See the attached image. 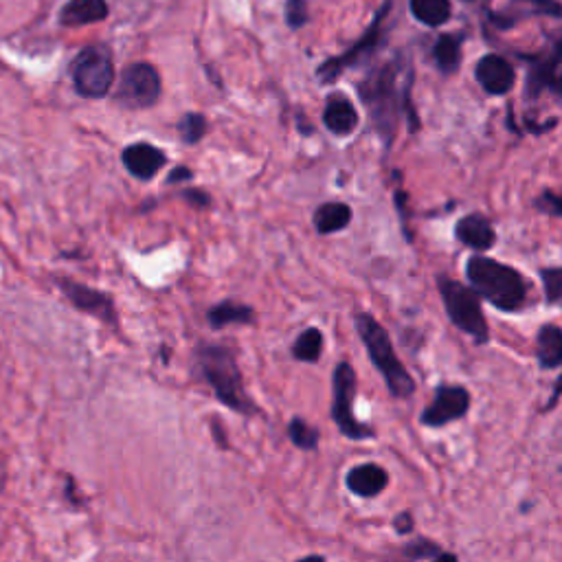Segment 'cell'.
<instances>
[{
  "label": "cell",
  "instance_id": "cell-19",
  "mask_svg": "<svg viewBox=\"0 0 562 562\" xmlns=\"http://www.w3.org/2000/svg\"><path fill=\"white\" fill-rule=\"evenodd\" d=\"M110 14L106 0H69L60 9L62 27H86L106 20Z\"/></svg>",
  "mask_w": 562,
  "mask_h": 562
},
{
  "label": "cell",
  "instance_id": "cell-32",
  "mask_svg": "<svg viewBox=\"0 0 562 562\" xmlns=\"http://www.w3.org/2000/svg\"><path fill=\"white\" fill-rule=\"evenodd\" d=\"M183 198L189 202L191 207H196V209H207L211 205L209 194H205V191H200V189H185Z\"/></svg>",
  "mask_w": 562,
  "mask_h": 562
},
{
  "label": "cell",
  "instance_id": "cell-14",
  "mask_svg": "<svg viewBox=\"0 0 562 562\" xmlns=\"http://www.w3.org/2000/svg\"><path fill=\"white\" fill-rule=\"evenodd\" d=\"M455 238L475 253H486L497 244V231L483 213H468L457 220Z\"/></svg>",
  "mask_w": 562,
  "mask_h": 562
},
{
  "label": "cell",
  "instance_id": "cell-6",
  "mask_svg": "<svg viewBox=\"0 0 562 562\" xmlns=\"http://www.w3.org/2000/svg\"><path fill=\"white\" fill-rule=\"evenodd\" d=\"M356 389H358L356 369L352 367V363L341 361L332 372V409H330L332 422L347 440H354V442L374 440L376 433L372 426L356 420L354 415Z\"/></svg>",
  "mask_w": 562,
  "mask_h": 562
},
{
  "label": "cell",
  "instance_id": "cell-27",
  "mask_svg": "<svg viewBox=\"0 0 562 562\" xmlns=\"http://www.w3.org/2000/svg\"><path fill=\"white\" fill-rule=\"evenodd\" d=\"M442 552H444V549L426 536L415 538V541L407 543L400 549L404 562H415V560H422V558H435V556H440Z\"/></svg>",
  "mask_w": 562,
  "mask_h": 562
},
{
  "label": "cell",
  "instance_id": "cell-25",
  "mask_svg": "<svg viewBox=\"0 0 562 562\" xmlns=\"http://www.w3.org/2000/svg\"><path fill=\"white\" fill-rule=\"evenodd\" d=\"M288 440L292 442V446L299 448V451H317L319 448V442H321V433L319 429H314L312 424H308L303 418H299V415H295L288 422Z\"/></svg>",
  "mask_w": 562,
  "mask_h": 562
},
{
  "label": "cell",
  "instance_id": "cell-37",
  "mask_svg": "<svg viewBox=\"0 0 562 562\" xmlns=\"http://www.w3.org/2000/svg\"><path fill=\"white\" fill-rule=\"evenodd\" d=\"M464 3H472V0H464Z\"/></svg>",
  "mask_w": 562,
  "mask_h": 562
},
{
  "label": "cell",
  "instance_id": "cell-30",
  "mask_svg": "<svg viewBox=\"0 0 562 562\" xmlns=\"http://www.w3.org/2000/svg\"><path fill=\"white\" fill-rule=\"evenodd\" d=\"M534 207L541 211V213H547V216H552V218H560L562 216V200H560V196L556 194V191H552V189H545L543 194L534 200Z\"/></svg>",
  "mask_w": 562,
  "mask_h": 562
},
{
  "label": "cell",
  "instance_id": "cell-13",
  "mask_svg": "<svg viewBox=\"0 0 562 562\" xmlns=\"http://www.w3.org/2000/svg\"><path fill=\"white\" fill-rule=\"evenodd\" d=\"M121 161L134 178H139V181H152L165 167L167 156L163 150L154 148L150 143H132L121 152Z\"/></svg>",
  "mask_w": 562,
  "mask_h": 562
},
{
  "label": "cell",
  "instance_id": "cell-23",
  "mask_svg": "<svg viewBox=\"0 0 562 562\" xmlns=\"http://www.w3.org/2000/svg\"><path fill=\"white\" fill-rule=\"evenodd\" d=\"M413 18L426 27H442L451 20V0H411Z\"/></svg>",
  "mask_w": 562,
  "mask_h": 562
},
{
  "label": "cell",
  "instance_id": "cell-17",
  "mask_svg": "<svg viewBox=\"0 0 562 562\" xmlns=\"http://www.w3.org/2000/svg\"><path fill=\"white\" fill-rule=\"evenodd\" d=\"M323 123L334 137H347L358 128V112L350 99L341 93H334L325 101Z\"/></svg>",
  "mask_w": 562,
  "mask_h": 562
},
{
  "label": "cell",
  "instance_id": "cell-24",
  "mask_svg": "<svg viewBox=\"0 0 562 562\" xmlns=\"http://www.w3.org/2000/svg\"><path fill=\"white\" fill-rule=\"evenodd\" d=\"M323 345H325L323 332L319 328H306L297 336L295 343H292L290 352H292V358H295V361L306 363V365H314V363L321 361Z\"/></svg>",
  "mask_w": 562,
  "mask_h": 562
},
{
  "label": "cell",
  "instance_id": "cell-8",
  "mask_svg": "<svg viewBox=\"0 0 562 562\" xmlns=\"http://www.w3.org/2000/svg\"><path fill=\"white\" fill-rule=\"evenodd\" d=\"M389 11H391V0H385L382 7L378 9V14L374 16L372 27L365 31V36L358 40L352 49H347L343 55H339V58H332L319 66L317 77L321 84L336 82L343 75V71L350 69V66H356L372 58L376 49L380 47L382 38H385V20L389 18Z\"/></svg>",
  "mask_w": 562,
  "mask_h": 562
},
{
  "label": "cell",
  "instance_id": "cell-38",
  "mask_svg": "<svg viewBox=\"0 0 562 562\" xmlns=\"http://www.w3.org/2000/svg\"><path fill=\"white\" fill-rule=\"evenodd\" d=\"M0 490H3V488H0Z\"/></svg>",
  "mask_w": 562,
  "mask_h": 562
},
{
  "label": "cell",
  "instance_id": "cell-5",
  "mask_svg": "<svg viewBox=\"0 0 562 562\" xmlns=\"http://www.w3.org/2000/svg\"><path fill=\"white\" fill-rule=\"evenodd\" d=\"M435 284L448 319H451L455 328L470 336L475 345H486L490 341V325L486 321V314H483L477 292L448 275H437Z\"/></svg>",
  "mask_w": 562,
  "mask_h": 562
},
{
  "label": "cell",
  "instance_id": "cell-22",
  "mask_svg": "<svg viewBox=\"0 0 562 562\" xmlns=\"http://www.w3.org/2000/svg\"><path fill=\"white\" fill-rule=\"evenodd\" d=\"M433 58L437 69L444 75H453L462 66V38L453 36V33H444V36L437 38L433 47Z\"/></svg>",
  "mask_w": 562,
  "mask_h": 562
},
{
  "label": "cell",
  "instance_id": "cell-26",
  "mask_svg": "<svg viewBox=\"0 0 562 562\" xmlns=\"http://www.w3.org/2000/svg\"><path fill=\"white\" fill-rule=\"evenodd\" d=\"M207 130H209L207 117L200 115V112H187L181 123H178V132H181V137L187 145L198 143L202 137H205Z\"/></svg>",
  "mask_w": 562,
  "mask_h": 562
},
{
  "label": "cell",
  "instance_id": "cell-31",
  "mask_svg": "<svg viewBox=\"0 0 562 562\" xmlns=\"http://www.w3.org/2000/svg\"><path fill=\"white\" fill-rule=\"evenodd\" d=\"M393 530H396L398 536H411L413 530H415L413 514L411 512L396 514V519H393Z\"/></svg>",
  "mask_w": 562,
  "mask_h": 562
},
{
  "label": "cell",
  "instance_id": "cell-12",
  "mask_svg": "<svg viewBox=\"0 0 562 562\" xmlns=\"http://www.w3.org/2000/svg\"><path fill=\"white\" fill-rule=\"evenodd\" d=\"M475 77H477V82L481 84L483 91H486L488 95H494V97L508 95L512 91L514 82H516L514 66L497 53L483 55V58L477 62Z\"/></svg>",
  "mask_w": 562,
  "mask_h": 562
},
{
  "label": "cell",
  "instance_id": "cell-4",
  "mask_svg": "<svg viewBox=\"0 0 562 562\" xmlns=\"http://www.w3.org/2000/svg\"><path fill=\"white\" fill-rule=\"evenodd\" d=\"M398 75L400 64L389 62L369 73L365 80L358 84V93H361V99L365 101L372 121L376 123L378 132L387 143H391L398 126Z\"/></svg>",
  "mask_w": 562,
  "mask_h": 562
},
{
  "label": "cell",
  "instance_id": "cell-33",
  "mask_svg": "<svg viewBox=\"0 0 562 562\" xmlns=\"http://www.w3.org/2000/svg\"><path fill=\"white\" fill-rule=\"evenodd\" d=\"M191 178H194V172H191L189 167H176V170H172V174L167 176V185L183 183V181H191Z\"/></svg>",
  "mask_w": 562,
  "mask_h": 562
},
{
  "label": "cell",
  "instance_id": "cell-3",
  "mask_svg": "<svg viewBox=\"0 0 562 562\" xmlns=\"http://www.w3.org/2000/svg\"><path fill=\"white\" fill-rule=\"evenodd\" d=\"M354 328L358 339L365 345L369 361H372L376 372L385 380L391 396L396 400L411 398L418 385H415L411 372L398 358L396 347H393L385 325H382L372 312L358 310L354 312Z\"/></svg>",
  "mask_w": 562,
  "mask_h": 562
},
{
  "label": "cell",
  "instance_id": "cell-34",
  "mask_svg": "<svg viewBox=\"0 0 562 562\" xmlns=\"http://www.w3.org/2000/svg\"><path fill=\"white\" fill-rule=\"evenodd\" d=\"M560 387H562V380L560 378H556V382H554V391H552V400H549L547 404H545V409L543 411H552L556 404H558V400H560Z\"/></svg>",
  "mask_w": 562,
  "mask_h": 562
},
{
  "label": "cell",
  "instance_id": "cell-36",
  "mask_svg": "<svg viewBox=\"0 0 562 562\" xmlns=\"http://www.w3.org/2000/svg\"><path fill=\"white\" fill-rule=\"evenodd\" d=\"M297 562H328L325 560L323 556H319V554H310V556H303V558H299Z\"/></svg>",
  "mask_w": 562,
  "mask_h": 562
},
{
  "label": "cell",
  "instance_id": "cell-18",
  "mask_svg": "<svg viewBox=\"0 0 562 562\" xmlns=\"http://www.w3.org/2000/svg\"><path fill=\"white\" fill-rule=\"evenodd\" d=\"M205 319L211 330H224L229 328V325H253L257 314L249 303L227 299V301L213 303L211 308H207Z\"/></svg>",
  "mask_w": 562,
  "mask_h": 562
},
{
  "label": "cell",
  "instance_id": "cell-20",
  "mask_svg": "<svg viewBox=\"0 0 562 562\" xmlns=\"http://www.w3.org/2000/svg\"><path fill=\"white\" fill-rule=\"evenodd\" d=\"M536 361L545 372L562 365V330L556 323H543L536 334Z\"/></svg>",
  "mask_w": 562,
  "mask_h": 562
},
{
  "label": "cell",
  "instance_id": "cell-1",
  "mask_svg": "<svg viewBox=\"0 0 562 562\" xmlns=\"http://www.w3.org/2000/svg\"><path fill=\"white\" fill-rule=\"evenodd\" d=\"M194 363L200 378L213 389V396L238 415H255L257 404L244 387L238 358L227 343L200 341L194 350Z\"/></svg>",
  "mask_w": 562,
  "mask_h": 562
},
{
  "label": "cell",
  "instance_id": "cell-7",
  "mask_svg": "<svg viewBox=\"0 0 562 562\" xmlns=\"http://www.w3.org/2000/svg\"><path fill=\"white\" fill-rule=\"evenodd\" d=\"M71 80L75 91L86 99H101L115 84V62L104 44H91L82 49L71 62Z\"/></svg>",
  "mask_w": 562,
  "mask_h": 562
},
{
  "label": "cell",
  "instance_id": "cell-11",
  "mask_svg": "<svg viewBox=\"0 0 562 562\" xmlns=\"http://www.w3.org/2000/svg\"><path fill=\"white\" fill-rule=\"evenodd\" d=\"M472 404L470 391L462 385H440L429 407L420 413V424L426 429H444L457 420H464Z\"/></svg>",
  "mask_w": 562,
  "mask_h": 562
},
{
  "label": "cell",
  "instance_id": "cell-9",
  "mask_svg": "<svg viewBox=\"0 0 562 562\" xmlns=\"http://www.w3.org/2000/svg\"><path fill=\"white\" fill-rule=\"evenodd\" d=\"M163 82L159 71L148 62L130 64L126 71L121 73L119 86L115 91V101L123 108L130 110H145L152 108L156 101L161 99Z\"/></svg>",
  "mask_w": 562,
  "mask_h": 562
},
{
  "label": "cell",
  "instance_id": "cell-2",
  "mask_svg": "<svg viewBox=\"0 0 562 562\" xmlns=\"http://www.w3.org/2000/svg\"><path fill=\"white\" fill-rule=\"evenodd\" d=\"M466 279L479 299L492 303V308L499 312H519L525 306L527 292H530V284L514 266L486 255L470 257L466 262Z\"/></svg>",
  "mask_w": 562,
  "mask_h": 562
},
{
  "label": "cell",
  "instance_id": "cell-21",
  "mask_svg": "<svg viewBox=\"0 0 562 562\" xmlns=\"http://www.w3.org/2000/svg\"><path fill=\"white\" fill-rule=\"evenodd\" d=\"M352 222V207L345 202H325L314 211L312 224L319 235H332L350 227Z\"/></svg>",
  "mask_w": 562,
  "mask_h": 562
},
{
  "label": "cell",
  "instance_id": "cell-29",
  "mask_svg": "<svg viewBox=\"0 0 562 562\" xmlns=\"http://www.w3.org/2000/svg\"><path fill=\"white\" fill-rule=\"evenodd\" d=\"M284 16L290 29H301L310 18V9L306 0H286L284 3Z\"/></svg>",
  "mask_w": 562,
  "mask_h": 562
},
{
  "label": "cell",
  "instance_id": "cell-28",
  "mask_svg": "<svg viewBox=\"0 0 562 562\" xmlns=\"http://www.w3.org/2000/svg\"><path fill=\"white\" fill-rule=\"evenodd\" d=\"M538 275H541V281H543L545 301L549 303V306H558L562 299V268L560 266L541 268Z\"/></svg>",
  "mask_w": 562,
  "mask_h": 562
},
{
  "label": "cell",
  "instance_id": "cell-16",
  "mask_svg": "<svg viewBox=\"0 0 562 562\" xmlns=\"http://www.w3.org/2000/svg\"><path fill=\"white\" fill-rule=\"evenodd\" d=\"M532 62L530 77H527V91L525 95L534 99L541 95L545 88H552L554 93H560V42H556L554 53L545 58H536Z\"/></svg>",
  "mask_w": 562,
  "mask_h": 562
},
{
  "label": "cell",
  "instance_id": "cell-10",
  "mask_svg": "<svg viewBox=\"0 0 562 562\" xmlns=\"http://www.w3.org/2000/svg\"><path fill=\"white\" fill-rule=\"evenodd\" d=\"M55 286L60 288L64 299L69 301L77 312L88 314V317L101 321L112 330L119 328L117 303H115V299H112V295H108V292L82 284V281H75L69 277H58L55 279Z\"/></svg>",
  "mask_w": 562,
  "mask_h": 562
},
{
  "label": "cell",
  "instance_id": "cell-15",
  "mask_svg": "<svg viewBox=\"0 0 562 562\" xmlns=\"http://www.w3.org/2000/svg\"><path fill=\"white\" fill-rule=\"evenodd\" d=\"M345 486L358 499H376L389 486V472L378 464H358L345 475Z\"/></svg>",
  "mask_w": 562,
  "mask_h": 562
},
{
  "label": "cell",
  "instance_id": "cell-35",
  "mask_svg": "<svg viewBox=\"0 0 562 562\" xmlns=\"http://www.w3.org/2000/svg\"><path fill=\"white\" fill-rule=\"evenodd\" d=\"M431 562H459V558L451 552H442L440 556H435Z\"/></svg>",
  "mask_w": 562,
  "mask_h": 562
}]
</instances>
